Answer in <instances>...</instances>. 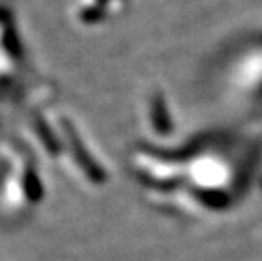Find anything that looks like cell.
Returning <instances> with one entry per match:
<instances>
[{
	"label": "cell",
	"instance_id": "1",
	"mask_svg": "<svg viewBox=\"0 0 262 261\" xmlns=\"http://www.w3.org/2000/svg\"><path fill=\"white\" fill-rule=\"evenodd\" d=\"M230 87L245 98L262 97V39L235 59L230 68Z\"/></svg>",
	"mask_w": 262,
	"mask_h": 261
},
{
	"label": "cell",
	"instance_id": "2",
	"mask_svg": "<svg viewBox=\"0 0 262 261\" xmlns=\"http://www.w3.org/2000/svg\"><path fill=\"white\" fill-rule=\"evenodd\" d=\"M139 114H141L142 126L154 136H166L174 127L171 104L159 88H150L144 93L139 105Z\"/></svg>",
	"mask_w": 262,
	"mask_h": 261
},
{
	"label": "cell",
	"instance_id": "3",
	"mask_svg": "<svg viewBox=\"0 0 262 261\" xmlns=\"http://www.w3.org/2000/svg\"><path fill=\"white\" fill-rule=\"evenodd\" d=\"M130 0H75L73 17L81 27H100L117 19L129 7Z\"/></svg>",
	"mask_w": 262,
	"mask_h": 261
}]
</instances>
